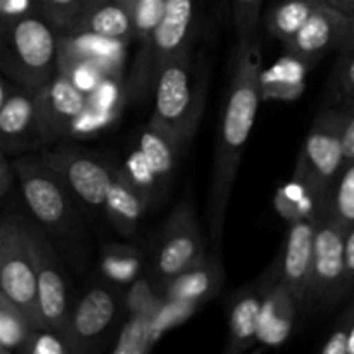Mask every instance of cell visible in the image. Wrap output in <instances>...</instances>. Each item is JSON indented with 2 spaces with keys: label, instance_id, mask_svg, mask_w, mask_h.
<instances>
[{
  "label": "cell",
  "instance_id": "cell-36",
  "mask_svg": "<svg viewBox=\"0 0 354 354\" xmlns=\"http://www.w3.org/2000/svg\"><path fill=\"white\" fill-rule=\"evenodd\" d=\"M346 351L354 354V301L351 306L346 310Z\"/></svg>",
  "mask_w": 354,
  "mask_h": 354
},
{
  "label": "cell",
  "instance_id": "cell-2",
  "mask_svg": "<svg viewBox=\"0 0 354 354\" xmlns=\"http://www.w3.org/2000/svg\"><path fill=\"white\" fill-rule=\"evenodd\" d=\"M203 85L196 83L189 48L166 62L154 82L152 128L165 135L176 152L192 138L203 113Z\"/></svg>",
  "mask_w": 354,
  "mask_h": 354
},
{
  "label": "cell",
  "instance_id": "cell-31",
  "mask_svg": "<svg viewBox=\"0 0 354 354\" xmlns=\"http://www.w3.org/2000/svg\"><path fill=\"white\" fill-rule=\"evenodd\" d=\"M26 346L28 354H69L62 339L48 330H33Z\"/></svg>",
  "mask_w": 354,
  "mask_h": 354
},
{
  "label": "cell",
  "instance_id": "cell-16",
  "mask_svg": "<svg viewBox=\"0 0 354 354\" xmlns=\"http://www.w3.org/2000/svg\"><path fill=\"white\" fill-rule=\"evenodd\" d=\"M223 279L221 263L216 258L204 256L196 265L166 282L162 286V297L166 303L196 306L216 296L223 286Z\"/></svg>",
  "mask_w": 354,
  "mask_h": 354
},
{
  "label": "cell",
  "instance_id": "cell-14",
  "mask_svg": "<svg viewBox=\"0 0 354 354\" xmlns=\"http://www.w3.org/2000/svg\"><path fill=\"white\" fill-rule=\"evenodd\" d=\"M315 228L317 214L289 223L286 244L277 265V272L273 273V279L287 287V290L296 297L299 308L306 304L310 290Z\"/></svg>",
  "mask_w": 354,
  "mask_h": 354
},
{
  "label": "cell",
  "instance_id": "cell-12",
  "mask_svg": "<svg viewBox=\"0 0 354 354\" xmlns=\"http://www.w3.org/2000/svg\"><path fill=\"white\" fill-rule=\"evenodd\" d=\"M44 162L61 178L66 189L93 209H104L107 190L116 169L92 154L73 149L47 152Z\"/></svg>",
  "mask_w": 354,
  "mask_h": 354
},
{
  "label": "cell",
  "instance_id": "cell-25",
  "mask_svg": "<svg viewBox=\"0 0 354 354\" xmlns=\"http://www.w3.org/2000/svg\"><path fill=\"white\" fill-rule=\"evenodd\" d=\"M325 0H286L275 7L268 21L270 33L283 45L301 30L313 10Z\"/></svg>",
  "mask_w": 354,
  "mask_h": 354
},
{
  "label": "cell",
  "instance_id": "cell-18",
  "mask_svg": "<svg viewBox=\"0 0 354 354\" xmlns=\"http://www.w3.org/2000/svg\"><path fill=\"white\" fill-rule=\"evenodd\" d=\"M299 303L282 283L272 279L266 283L258 325V341L265 346H280L294 328Z\"/></svg>",
  "mask_w": 354,
  "mask_h": 354
},
{
  "label": "cell",
  "instance_id": "cell-10",
  "mask_svg": "<svg viewBox=\"0 0 354 354\" xmlns=\"http://www.w3.org/2000/svg\"><path fill=\"white\" fill-rule=\"evenodd\" d=\"M206 256L203 232L192 209L180 204L162 227L154 254V273L161 286Z\"/></svg>",
  "mask_w": 354,
  "mask_h": 354
},
{
  "label": "cell",
  "instance_id": "cell-38",
  "mask_svg": "<svg viewBox=\"0 0 354 354\" xmlns=\"http://www.w3.org/2000/svg\"><path fill=\"white\" fill-rule=\"evenodd\" d=\"M328 6L335 7L344 14H354V0H325Z\"/></svg>",
  "mask_w": 354,
  "mask_h": 354
},
{
  "label": "cell",
  "instance_id": "cell-44",
  "mask_svg": "<svg viewBox=\"0 0 354 354\" xmlns=\"http://www.w3.org/2000/svg\"><path fill=\"white\" fill-rule=\"evenodd\" d=\"M252 354H261V351H254Z\"/></svg>",
  "mask_w": 354,
  "mask_h": 354
},
{
  "label": "cell",
  "instance_id": "cell-1",
  "mask_svg": "<svg viewBox=\"0 0 354 354\" xmlns=\"http://www.w3.org/2000/svg\"><path fill=\"white\" fill-rule=\"evenodd\" d=\"M263 57L258 31L239 37L230 88L218 131L214 171L209 189V234L214 248L221 244L234 183L261 102Z\"/></svg>",
  "mask_w": 354,
  "mask_h": 354
},
{
  "label": "cell",
  "instance_id": "cell-39",
  "mask_svg": "<svg viewBox=\"0 0 354 354\" xmlns=\"http://www.w3.org/2000/svg\"><path fill=\"white\" fill-rule=\"evenodd\" d=\"M121 3H123L124 7H128V9H130V12L133 14V9H135V6H137L138 2H140V0H120Z\"/></svg>",
  "mask_w": 354,
  "mask_h": 354
},
{
  "label": "cell",
  "instance_id": "cell-24",
  "mask_svg": "<svg viewBox=\"0 0 354 354\" xmlns=\"http://www.w3.org/2000/svg\"><path fill=\"white\" fill-rule=\"evenodd\" d=\"M35 127V99L30 92H14L7 95L0 107V140L14 144Z\"/></svg>",
  "mask_w": 354,
  "mask_h": 354
},
{
  "label": "cell",
  "instance_id": "cell-13",
  "mask_svg": "<svg viewBox=\"0 0 354 354\" xmlns=\"http://www.w3.org/2000/svg\"><path fill=\"white\" fill-rule=\"evenodd\" d=\"M35 128L47 138L66 137L88 109V95L62 73L33 93Z\"/></svg>",
  "mask_w": 354,
  "mask_h": 354
},
{
  "label": "cell",
  "instance_id": "cell-34",
  "mask_svg": "<svg viewBox=\"0 0 354 354\" xmlns=\"http://www.w3.org/2000/svg\"><path fill=\"white\" fill-rule=\"evenodd\" d=\"M320 354H348L346 351V318L342 315L341 320L332 328L330 335L325 341Z\"/></svg>",
  "mask_w": 354,
  "mask_h": 354
},
{
  "label": "cell",
  "instance_id": "cell-21",
  "mask_svg": "<svg viewBox=\"0 0 354 354\" xmlns=\"http://www.w3.org/2000/svg\"><path fill=\"white\" fill-rule=\"evenodd\" d=\"M161 310L162 299L142 310L130 311V318L124 322L111 354H149L158 337L154 324Z\"/></svg>",
  "mask_w": 354,
  "mask_h": 354
},
{
  "label": "cell",
  "instance_id": "cell-43",
  "mask_svg": "<svg viewBox=\"0 0 354 354\" xmlns=\"http://www.w3.org/2000/svg\"><path fill=\"white\" fill-rule=\"evenodd\" d=\"M93 2H99V0H90V3H93Z\"/></svg>",
  "mask_w": 354,
  "mask_h": 354
},
{
  "label": "cell",
  "instance_id": "cell-32",
  "mask_svg": "<svg viewBox=\"0 0 354 354\" xmlns=\"http://www.w3.org/2000/svg\"><path fill=\"white\" fill-rule=\"evenodd\" d=\"M342 152L344 162L354 161V100L342 104Z\"/></svg>",
  "mask_w": 354,
  "mask_h": 354
},
{
  "label": "cell",
  "instance_id": "cell-45",
  "mask_svg": "<svg viewBox=\"0 0 354 354\" xmlns=\"http://www.w3.org/2000/svg\"><path fill=\"white\" fill-rule=\"evenodd\" d=\"M223 354H232V353H228V351H225V353H223Z\"/></svg>",
  "mask_w": 354,
  "mask_h": 354
},
{
  "label": "cell",
  "instance_id": "cell-3",
  "mask_svg": "<svg viewBox=\"0 0 354 354\" xmlns=\"http://www.w3.org/2000/svg\"><path fill=\"white\" fill-rule=\"evenodd\" d=\"M57 54L54 26L38 16H21L7 30L0 62L26 92L35 93L57 71Z\"/></svg>",
  "mask_w": 354,
  "mask_h": 354
},
{
  "label": "cell",
  "instance_id": "cell-41",
  "mask_svg": "<svg viewBox=\"0 0 354 354\" xmlns=\"http://www.w3.org/2000/svg\"><path fill=\"white\" fill-rule=\"evenodd\" d=\"M0 354H7V349L3 348V346H2V342H0Z\"/></svg>",
  "mask_w": 354,
  "mask_h": 354
},
{
  "label": "cell",
  "instance_id": "cell-35",
  "mask_svg": "<svg viewBox=\"0 0 354 354\" xmlns=\"http://www.w3.org/2000/svg\"><path fill=\"white\" fill-rule=\"evenodd\" d=\"M344 265H346V286L348 292L354 287V225L346 230L344 235Z\"/></svg>",
  "mask_w": 354,
  "mask_h": 354
},
{
  "label": "cell",
  "instance_id": "cell-8",
  "mask_svg": "<svg viewBox=\"0 0 354 354\" xmlns=\"http://www.w3.org/2000/svg\"><path fill=\"white\" fill-rule=\"evenodd\" d=\"M121 299L114 287L92 286L71 308L62 342L69 354H93L120 317Z\"/></svg>",
  "mask_w": 354,
  "mask_h": 354
},
{
  "label": "cell",
  "instance_id": "cell-33",
  "mask_svg": "<svg viewBox=\"0 0 354 354\" xmlns=\"http://www.w3.org/2000/svg\"><path fill=\"white\" fill-rule=\"evenodd\" d=\"M92 93L93 95L88 97V107L93 106L95 109H102V111L111 109V106H113V102L118 97V92L113 86V83L106 82V80H102V82L92 90Z\"/></svg>",
  "mask_w": 354,
  "mask_h": 354
},
{
  "label": "cell",
  "instance_id": "cell-9",
  "mask_svg": "<svg viewBox=\"0 0 354 354\" xmlns=\"http://www.w3.org/2000/svg\"><path fill=\"white\" fill-rule=\"evenodd\" d=\"M346 228L324 214H317L313 261L306 304L332 306L348 294L344 265Z\"/></svg>",
  "mask_w": 354,
  "mask_h": 354
},
{
  "label": "cell",
  "instance_id": "cell-17",
  "mask_svg": "<svg viewBox=\"0 0 354 354\" xmlns=\"http://www.w3.org/2000/svg\"><path fill=\"white\" fill-rule=\"evenodd\" d=\"M66 35H92L118 44L135 37L133 14L120 0H99L90 3Z\"/></svg>",
  "mask_w": 354,
  "mask_h": 354
},
{
  "label": "cell",
  "instance_id": "cell-15",
  "mask_svg": "<svg viewBox=\"0 0 354 354\" xmlns=\"http://www.w3.org/2000/svg\"><path fill=\"white\" fill-rule=\"evenodd\" d=\"M349 21L351 14H344L327 2H320L301 30L287 41V52L304 64H315L325 54L337 50L348 31Z\"/></svg>",
  "mask_w": 354,
  "mask_h": 354
},
{
  "label": "cell",
  "instance_id": "cell-7",
  "mask_svg": "<svg viewBox=\"0 0 354 354\" xmlns=\"http://www.w3.org/2000/svg\"><path fill=\"white\" fill-rule=\"evenodd\" d=\"M28 209L38 223L66 235L75 225V209L68 189L44 161L21 159L14 165Z\"/></svg>",
  "mask_w": 354,
  "mask_h": 354
},
{
  "label": "cell",
  "instance_id": "cell-37",
  "mask_svg": "<svg viewBox=\"0 0 354 354\" xmlns=\"http://www.w3.org/2000/svg\"><path fill=\"white\" fill-rule=\"evenodd\" d=\"M10 182H12V173H10L9 165H7L2 152H0V190L7 192L10 189Z\"/></svg>",
  "mask_w": 354,
  "mask_h": 354
},
{
  "label": "cell",
  "instance_id": "cell-26",
  "mask_svg": "<svg viewBox=\"0 0 354 354\" xmlns=\"http://www.w3.org/2000/svg\"><path fill=\"white\" fill-rule=\"evenodd\" d=\"M138 151L144 156L145 162L149 165L156 180L165 182V180H168L171 176L178 152L175 151L171 142L165 135L159 133L156 128H152L151 124H147V128L142 133L140 149Z\"/></svg>",
  "mask_w": 354,
  "mask_h": 354
},
{
  "label": "cell",
  "instance_id": "cell-42",
  "mask_svg": "<svg viewBox=\"0 0 354 354\" xmlns=\"http://www.w3.org/2000/svg\"><path fill=\"white\" fill-rule=\"evenodd\" d=\"M6 194H7V192H3V190H0V197H3V196H6Z\"/></svg>",
  "mask_w": 354,
  "mask_h": 354
},
{
  "label": "cell",
  "instance_id": "cell-5",
  "mask_svg": "<svg viewBox=\"0 0 354 354\" xmlns=\"http://www.w3.org/2000/svg\"><path fill=\"white\" fill-rule=\"evenodd\" d=\"M342 166V111L341 107H330L318 114L304 138L294 182L299 183L317 201L318 206Z\"/></svg>",
  "mask_w": 354,
  "mask_h": 354
},
{
  "label": "cell",
  "instance_id": "cell-23",
  "mask_svg": "<svg viewBox=\"0 0 354 354\" xmlns=\"http://www.w3.org/2000/svg\"><path fill=\"white\" fill-rule=\"evenodd\" d=\"M348 230L354 225V161L344 162L328 192L318 204V213Z\"/></svg>",
  "mask_w": 354,
  "mask_h": 354
},
{
  "label": "cell",
  "instance_id": "cell-28",
  "mask_svg": "<svg viewBox=\"0 0 354 354\" xmlns=\"http://www.w3.org/2000/svg\"><path fill=\"white\" fill-rule=\"evenodd\" d=\"M31 334L33 328L28 324L23 311L0 290V342L3 348L9 351L26 344Z\"/></svg>",
  "mask_w": 354,
  "mask_h": 354
},
{
  "label": "cell",
  "instance_id": "cell-6",
  "mask_svg": "<svg viewBox=\"0 0 354 354\" xmlns=\"http://www.w3.org/2000/svg\"><path fill=\"white\" fill-rule=\"evenodd\" d=\"M192 17L194 0H165L158 24L149 40L138 48L130 80L131 95L144 93L151 86L154 88L159 69L187 50Z\"/></svg>",
  "mask_w": 354,
  "mask_h": 354
},
{
  "label": "cell",
  "instance_id": "cell-30",
  "mask_svg": "<svg viewBox=\"0 0 354 354\" xmlns=\"http://www.w3.org/2000/svg\"><path fill=\"white\" fill-rule=\"evenodd\" d=\"M138 259L133 252H128L127 256L107 254L104 258V270L109 277H113L116 282H128L137 275Z\"/></svg>",
  "mask_w": 354,
  "mask_h": 354
},
{
  "label": "cell",
  "instance_id": "cell-27",
  "mask_svg": "<svg viewBox=\"0 0 354 354\" xmlns=\"http://www.w3.org/2000/svg\"><path fill=\"white\" fill-rule=\"evenodd\" d=\"M337 62L334 68V83L335 93L342 104L354 100V14H351L348 31L339 45Z\"/></svg>",
  "mask_w": 354,
  "mask_h": 354
},
{
  "label": "cell",
  "instance_id": "cell-22",
  "mask_svg": "<svg viewBox=\"0 0 354 354\" xmlns=\"http://www.w3.org/2000/svg\"><path fill=\"white\" fill-rule=\"evenodd\" d=\"M308 64L294 55L277 62L270 71L261 73V99L292 100L301 95L304 88V73Z\"/></svg>",
  "mask_w": 354,
  "mask_h": 354
},
{
  "label": "cell",
  "instance_id": "cell-4",
  "mask_svg": "<svg viewBox=\"0 0 354 354\" xmlns=\"http://www.w3.org/2000/svg\"><path fill=\"white\" fill-rule=\"evenodd\" d=\"M0 290L23 311L33 330H44L38 311L31 232L17 218L0 221Z\"/></svg>",
  "mask_w": 354,
  "mask_h": 354
},
{
  "label": "cell",
  "instance_id": "cell-40",
  "mask_svg": "<svg viewBox=\"0 0 354 354\" xmlns=\"http://www.w3.org/2000/svg\"><path fill=\"white\" fill-rule=\"evenodd\" d=\"M7 95H9V93H7V90H6V85H3V83L0 82V107H2L3 100L7 99Z\"/></svg>",
  "mask_w": 354,
  "mask_h": 354
},
{
  "label": "cell",
  "instance_id": "cell-19",
  "mask_svg": "<svg viewBox=\"0 0 354 354\" xmlns=\"http://www.w3.org/2000/svg\"><path fill=\"white\" fill-rule=\"evenodd\" d=\"M149 201H151L149 194L144 192L124 169H116L102 211L121 234L130 235L137 230V225L142 220L144 211L147 209Z\"/></svg>",
  "mask_w": 354,
  "mask_h": 354
},
{
  "label": "cell",
  "instance_id": "cell-29",
  "mask_svg": "<svg viewBox=\"0 0 354 354\" xmlns=\"http://www.w3.org/2000/svg\"><path fill=\"white\" fill-rule=\"evenodd\" d=\"M37 2L45 21L57 30H64L66 33L90 6V0H37Z\"/></svg>",
  "mask_w": 354,
  "mask_h": 354
},
{
  "label": "cell",
  "instance_id": "cell-11",
  "mask_svg": "<svg viewBox=\"0 0 354 354\" xmlns=\"http://www.w3.org/2000/svg\"><path fill=\"white\" fill-rule=\"evenodd\" d=\"M31 248H33L35 270H37V296L44 330L52 332L57 337H64L66 325L71 306H69L68 286L64 273L54 249L38 232L30 227Z\"/></svg>",
  "mask_w": 354,
  "mask_h": 354
},
{
  "label": "cell",
  "instance_id": "cell-20",
  "mask_svg": "<svg viewBox=\"0 0 354 354\" xmlns=\"http://www.w3.org/2000/svg\"><path fill=\"white\" fill-rule=\"evenodd\" d=\"M265 290L266 283H263L259 289L242 290L234 299L228 313V346L225 351L244 354L258 341L259 313Z\"/></svg>",
  "mask_w": 354,
  "mask_h": 354
}]
</instances>
